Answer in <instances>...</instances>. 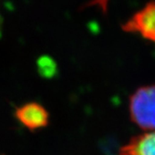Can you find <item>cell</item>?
Listing matches in <instances>:
<instances>
[{
	"label": "cell",
	"instance_id": "cell-1",
	"mask_svg": "<svg viewBox=\"0 0 155 155\" xmlns=\"http://www.w3.org/2000/svg\"><path fill=\"white\" fill-rule=\"evenodd\" d=\"M129 116L133 124L144 131H155V84L138 87L128 101Z\"/></svg>",
	"mask_w": 155,
	"mask_h": 155
},
{
	"label": "cell",
	"instance_id": "cell-2",
	"mask_svg": "<svg viewBox=\"0 0 155 155\" xmlns=\"http://www.w3.org/2000/svg\"><path fill=\"white\" fill-rule=\"evenodd\" d=\"M120 28L125 33L137 35L155 45V0L148 1L135 12L120 25Z\"/></svg>",
	"mask_w": 155,
	"mask_h": 155
},
{
	"label": "cell",
	"instance_id": "cell-3",
	"mask_svg": "<svg viewBox=\"0 0 155 155\" xmlns=\"http://www.w3.org/2000/svg\"><path fill=\"white\" fill-rule=\"evenodd\" d=\"M14 116L21 124L32 132L48 126L50 121L48 110L38 102H28L18 107Z\"/></svg>",
	"mask_w": 155,
	"mask_h": 155
},
{
	"label": "cell",
	"instance_id": "cell-4",
	"mask_svg": "<svg viewBox=\"0 0 155 155\" xmlns=\"http://www.w3.org/2000/svg\"><path fill=\"white\" fill-rule=\"evenodd\" d=\"M119 155H155V131L132 137L120 148Z\"/></svg>",
	"mask_w": 155,
	"mask_h": 155
},
{
	"label": "cell",
	"instance_id": "cell-5",
	"mask_svg": "<svg viewBox=\"0 0 155 155\" xmlns=\"http://www.w3.org/2000/svg\"><path fill=\"white\" fill-rule=\"evenodd\" d=\"M38 69L43 77H51L53 73L54 65L51 58L43 56L38 60Z\"/></svg>",
	"mask_w": 155,
	"mask_h": 155
},
{
	"label": "cell",
	"instance_id": "cell-6",
	"mask_svg": "<svg viewBox=\"0 0 155 155\" xmlns=\"http://www.w3.org/2000/svg\"><path fill=\"white\" fill-rule=\"evenodd\" d=\"M110 0H90V1L86 2L81 8H95L103 14H107L108 10V4Z\"/></svg>",
	"mask_w": 155,
	"mask_h": 155
},
{
	"label": "cell",
	"instance_id": "cell-7",
	"mask_svg": "<svg viewBox=\"0 0 155 155\" xmlns=\"http://www.w3.org/2000/svg\"><path fill=\"white\" fill-rule=\"evenodd\" d=\"M3 24H4V20L2 15L0 14V39L2 38V34H3Z\"/></svg>",
	"mask_w": 155,
	"mask_h": 155
}]
</instances>
